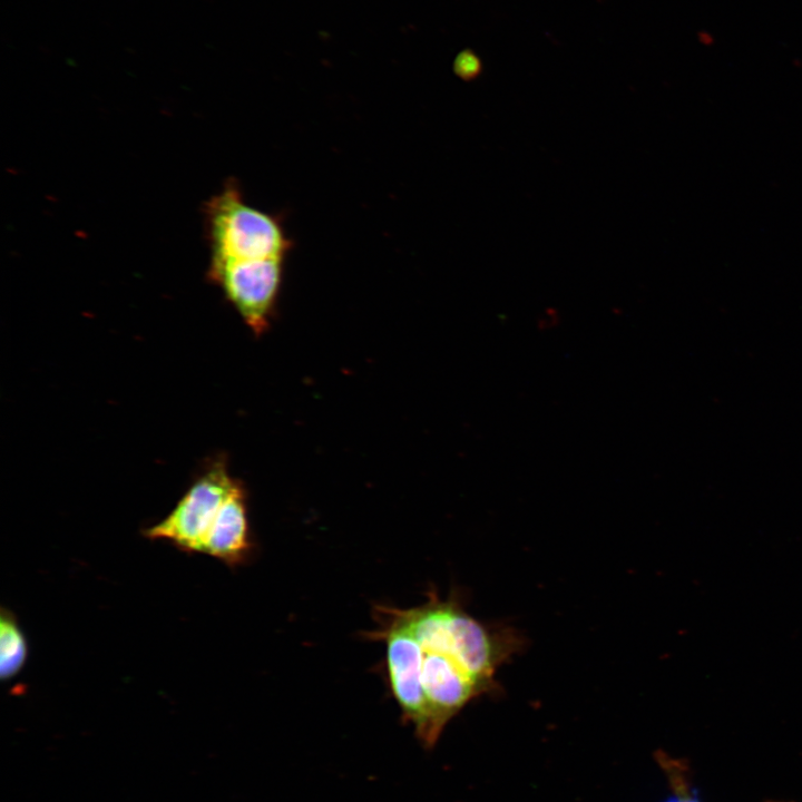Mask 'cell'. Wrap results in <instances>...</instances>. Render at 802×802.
I'll return each instance as SVG.
<instances>
[{"instance_id":"cell-4","label":"cell","mask_w":802,"mask_h":802,"mask_svg":"<svg viewBox=\"0 0 802 802\" xmlns=\"http://www.w3.org/2000/svg\"><path fill=\"white\" fill-rule=\"evenodd\" d=\"M388 625L378 634L387 643V664L393 695L404 720L410 722L424 747L439 739L419 677L420 646L398 609H388Z\"/></svg>"},{"instance_id":"cell-1","label":"cell","mask_w":802,"mask_h":802,"mask_svg":"<svg viewBox=\"0 0 802 802\" xmlns=\"http://www.w3.org/2000/svg\"><path fill=\"white\" fill-rule=\"evenodd\" d=\"M204 214L207 278L260 335L274 314L293 248L283 216L250 205L234 179L206 202Z\"/></svg>"},{"instance_id":"cell-7","label":"cell","mask_w":802,"mask_h":802,"mask_svg":"<svg viewBox=\"0 0 802 802\" xmlns=\"http://www.w3.org/2000/svg\"><path fill=\"white\" fill-rule=\"evenodd\" d=\"M669 766V775L672 779V782L674 784V793L669 795L665 801L663 802H702V800L698 796V792L695 788L689 786L688 783L685 780V774L681 773L676 765H668Z\"/></svg>"},{"instance_id":"cell-5","label":"cell","mask_w":802,"mask_h":802,"mask_svg":"<svg viewBox=\"0 0 802 802\" xmlns=\"http://www.w3.org/2000/svg\"><path fill=\"white\" fill-rule=\"evenodd\" d=\"M251 551L246 496L239 483L222 505L200 552L235 566L247 560Z\"/></svg>"},{"instance_id":"cell-6","label":"cell","mask_w":802,"mask_h":802,"mask_svg":"<svg viewBox=\"0 0 802 802\" xmlns=\"http://www.w3.org/2000/svg\"><path fill=\"white\" fill-rule=\"evenodd\" d=\"M28 645L16 616L4 608L0 615V676H16L26 663Z\"/></svg>"},{"instance_id":"cell-2","label":"cell","mask_w":802,"mask_h":802,"mask_svg":"<svg viewBox=\"0 0 802 802\" xmlns=\"http://www.w3.org/2000/svg\"><path fill=\"white\" fill-rule=\"evenodd\" d=\"M420 646L419 677L436 732L488 692L499 666L519 644L508 629L481 624L453 598L400 610Z\"/></svg>"},{"instance_id":"cell-8","label":"cell","mask_w":802,"mask_h":802,"mask_svg":"<svg viewBox=\"0 0 802 802\" xmlns=\"http://www.w3.org/2000/svg\"><path fill=\"white\" fill-rule=\"evenodd\" d=\"M456 71L463 79L475 78L480 71L479 60L473 55H462L456 62Z\"/></svg>"},{"instance_id":"cell-3","label":"cell","mask_w":802,"mask_h":802,"mask_svg":"<svg viewBox=\"0 0 802 802\" xmlns=\"http://www.w3.org/2000/svg\"><path fill=\"white\" fill-rule=\"evenodd\" d=\"M239 483L229 475L223 460L213 461L169 515L145 529L144 535L150 539L168 540L187 552H200L222 505Z\"/></svg>"}]
</instances>
